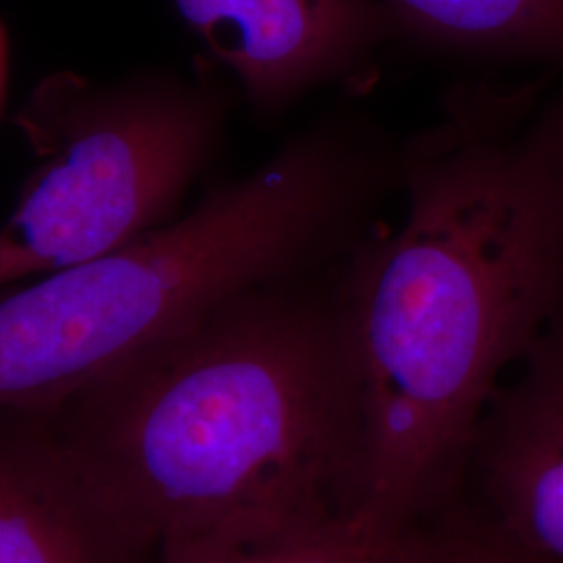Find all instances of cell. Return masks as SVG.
<instances>
[{
	"instance_id": "cell-1",
	"label": "cell",
	"mask_w": 563,
	"mask_h": 563,
	"mask_svg": "<svg viewBox=\"0 0 563 563\" xmlns=\"http://www.w3.org/2000/svg\"><path fill=\"white\" fill-rule=\"evenodd\" d=\"M462 80L399 142L405 216L341 263L362 505L418 520L563 313V81Z\"/></svg>"
},
{
	"instance_id": "cell-2",
	"label": "cell",
	"mask_w": 563,
	"mask_h": 563,
	"mask_svg": "<svg viewBox=\"0 0 563 563\" xmlns=\"http://www.w3.org/2000/svg\"><path fill=\"white\" fill-rule=\"evenodd\" d=\"M339 269L246 290L48 409L153 562L218 560L362 507Z\"/></svg>"
},
{
	"instance_id": "cell-3",
	"label": "cell",
	"mask_w": 563,
	"mask_h": 563,
	"mask_svg": "<svg viewBox=\"0 0 563 563\" xmlns=\"http://www.w3.org/2000/svg\"><path fill=\"white\" fill-rule=\"evenodd\" d=\"M397 148L336 107L178 220L2 292L0 409H55L242 292L344 262L397 192Z\"/></svg>"
},
{
	"instance_id": "cell-4",
	"label": "cell",
	"mask_w": 563,
	"mask_h": 563,
	"mask_svg": "<svg viewBox=\"0 0 563 563\" xmlns=\"http://www.w3.org/2000/svg\"><path fill=\"white\" fill-rule=\"evenodd\" d=\"M228 113L222 86L174 71L44 78L15 115L36 165L0 228V292L169 222L213 162Z\"/></svg>"
},
{
	"instance_id": "cell-5",
	"label": "cell",
	"mask_w": 563,
	"mask_h": 563,
	"mask_svg": "<svg viewBox=\"0 0 563 563\" xmlns=\"http://www.w3.org/2000/svg\"><path fill=\"white\" fill-rule=\"evenodd\" d=\"M207 55L249 104L276 115L330 84L365 78L399 42L386 0H174Z\"/></svg>"
},
{
	"instance_id": "cell-6",
	"label": "cell",
	"mask_w": 563,
	"mask_h": 563,
	"mask_svg": "<svg viewBox=\"0 0 563 563\" xmlns=\"http://www.w3.org/2000/svg\"><path fill=\"white\" fill-rule=\"evenodd\" d=\"M518 363L467 449L486 504L483 526L537 563H563V313Z\"/></svg>"
},
{
	"instance_id": "cell-7",
	"label": "cell",
	"mask_w": 563,
	"mask_h": 563,
	"mask_svg": "<svg viewBox=\"0 0 563 563\" xmlns=\"http://www.w3.org/2000/svg\"><path fill=\"white\" fill-rule=\"evenodd\" d=\"M0 563H155L104 507L44 409H0Z\"/></svg>"
},
{
	"instance_id": "cell-8",
	"label": "cell",
	"mask_w": 563,
	"mask_h": 563,
	"mask_svg": "<svg viewBox=\"0 0 563 563\" xmlns=\"http://www.w3.org/2000/svg\"><path fill=\"white\" fill-rule=\"evenodd\" d=\"M399 44L446 59L563 74V0H386Z\"/></svg>"
},
{
	"instance_id": "cell-9",
	"label": "cell",
	"mask_w": 563,
	"mask_h": 563,
	"mask_svg": "<svg viewBox=\"0 0 563 563\" xmlns=\"http://www.w3.org/2000/svg\"><path fill=\"white\" fill-rule=\"evenodd\" d=\"M451 532H426L418 520H390L360 507L280 543L201 563H449Z\"/></svg>"
},
{
	"instance_id": "cell-10",
	"label": "cell",
	"mask_w": 563,
	"mask_h": 563,
	"mask_svg": "<svg viewBox=\"0 0 563 563\" xmlns=\"http://www.w3.org/2000/svg\"><path fill=\"white\" fill-rule=\"evenodd\" d=\"M449 563H537L478 523L451 532Z\"/></svg>"
},
{
	"instance_id": "cell-11",
	"label": "cell",
	"mask_w": 563,
	"mask_h": 563,
	"mask_svg": "<svg viewBox=\"0 0 563 563\" xmlns=\"http://www.w3.org/2000/svg\"><path fill=\"white\" fill-rule=\"evenodd\" d=\"M4 74H7V41L0 25V104H2V92H4Z\"/></svg>"
}]
</instances>
